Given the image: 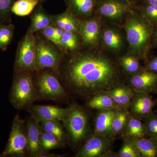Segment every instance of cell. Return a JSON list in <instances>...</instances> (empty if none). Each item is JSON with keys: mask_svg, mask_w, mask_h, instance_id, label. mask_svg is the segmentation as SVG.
<instances>
[{"mask_svg": "<svg viewBox=\"0 0 157 157\" xmlns=\"http://www.w3.org/2000/svg\"><path fill=\"white\" fill-rule=\"evenodd\" d=\"M119 109L97 110L94 120L93 135L115 138L113 134L112 124L113 118Z\"/></svg>", "mask_w": 157, "mask_h": 157, "instance_id": "5bb4252c", "label": "cell"}, {"mask_svg": "<svg viewBox=\"0 0 157 157\" xmlns=\"http://www.w3.org/2000/svg\"><path fill=\"white\" fill-rule=\"evenodd\" d=\"M125 1H127V0H125Z\"/></svg>", "mask_w": 157, "mask_h": 157, "instance_id": "b9f144b4", "label": "cell"}, {"mask_svg": "<svg viewBox=\"0 0 157 157\" xmlns=\"http://www.w3.org/2000/svg\"><path fill=\"white\" fill-rule=\"evenodd\" d=\"M148 5H157V0H145Z\"/></svg>", "mask_w": 157, "mask_h": 157, "instance_id": "74e56055", "label": "cell"}, {"mask_svg": "<svg viewBox=\"0 0 157 157\" xmlns=\"http://www.w3.org/2000/svg\"><path fill=\"white\" fill-rule=\"evenodd\" d=\"M127 4L125 0H100L99 11L104 16L115 18L122 14L128 7Z\"/></svg>", "mask_w": 157, "mask_h": 157, "instance_id": "e0dca14e", "label": "cell"}, {"mask_svg": "<svg viewBox=\"0 0 157 157\" xmlns=\"http://www.w3.org/2000/svg\"><path fill=\"white\" fill-rule=\"evenodd\" d=\"M34 72L14 73L9 98L15 109L27 110L34 102L41 100L33 81Z\"/></svg>", "mask_w": 157, "mask_h": 157, "instance_id": "3957f363", "label": "cell"}, {"mask_svg": "<svg viewBox=\"0 0 157 157\" xmlns=\"http://www.w3.org/2000/svg\"><path fill=\"white\" fill-rule=\"evenodd\" d=\"M57 73L70 96L86 101L120 83L112 61L89 53L64 56Z\"/></svg>", "mask_w": 157, "mask_h": 157, "instance_id": "6da1fadb", "label": "cell"}, {"mask_svg": "<svg viewBox=\"0 0 157 157\" xmlns=\"http://www.w3.org/2000/svg\"><path fill=\"white\" fill-rule=\"evenodd\" d=\"M37 1H39V2H42V1H45V0H37Z\"/></svg>", "mask_w": 157, "mask_h": 157, "instance_id": "f35d334b", "label": "cell"}, {"mask_svg": "<svg viewBox=\"0 0 157 157\" xmlns=\"http://www.w3.org/2000/svg\"><path fill=\"white\" fill-rule=\"evenodd\" d=\"M42 131L54 135L67 144V137L64 127L60 121H51L41 124Z\"/></svg>", "mask_w": 157, "mask_h": 157, "instance_id": "cb8c5ba5", "label": "cell"}, {"mask_svg": "<svg viewBox=\"0 0 157 157\" xmlns=\"http://www.w3.org/2000/svg\"><path fill=\"white\" fill-rule=\"evenodd\" d=\"M146 136L144 123L140 120L130 114L126 128L121 137L123 138H142Z\"/></svg>", "mask_w": 157, "mask_h": 157, "instance_id": "7402d4cb", "label": "cell"}, {"mask_svg": "<svg viewBox=\"0 0 157 157\" xmlns=\"http://www.w3.org/2000/svg\"><path fill=\"white\" fill-rule=\"evenodd\" d=\"M123 143L120 150L116 153V157H140L136 147L128 138H123Z\"/></svg>", "mask_w": 157, "mask_h": 157, "instance_id": "f1b7e54d", "label": "cell"}, {"mask_svg": "<svg viewBox=\"0 0 157 157\" xmlns=\"http://www.w3.org/2000/svg\"><path fill=\"white\" fill-rule=\"evenodd\" d=\"M25 123L18 114L14 117L9 140L1 157H28Z\"/></svg>", "mask_w": 157, "mask_h": 157, "instance_id": "8992f818", "label": "cell"}, {"mask_svg": "<svg viewBox=\"0 0 157 157\" xmlns=\"http://www.w3.org/2000/svg\"><path fill=\"white\" fill-rule=\"evenodd\" d=\"M78 32L81 35L82 42L84 44L93 45L98 40L99 25L94 20L86 21L78 25Z\"/></svg>", "mask_w": 157, "mask_h": 157, "instance_id": "ffe728a7", "label": "cell"}, {"mask_svg": "<svg viewBox=\"0 0 157 157\" xmlns=\"http://www.w3.org/2000/svg\"><path fill=\"white\" fill-rule=\"evenodd\" d=\"M121 63L122 67L126 73L133 75L139 72L140 64L138 60L135 57H124L121 59Z\"/></svg>", "mask_w": 157, "mask_h": 157, "instance_id": "1f68e13d", "label": "cell"}, {"mask_svg": "<svg viewBox=\"0 0 157 157\" xmlns=\"http://www.w3.org/2000/svg\"><path fill=\"white\" fill-rule=\"evenodd\" d=\"M128 86L135 92H152L157 87V73L150 71L135 73L130 78Z\"/></svg>", "mask_w": 157, "mask_h": 157, "instance_id": "7c38bea8", "label": "cell"}, {"mask_svg": "<svg viewBox=\"0 0 157 157\" xmlns=\"http://www.w3.org/2000/svg\"><path fill=\"white\" fill-rule=\"evenodd\" d=\"M130 113L128 109L122 108L118 109L113 118L112 124V129L113 136H122L126 128Z\"/></svg>", "mask_w": 157, "mask_h": 157, "instance_id": "603a6c76", "label": "cell"}, {"mask_svg": "<svg viewBox=\"0 0 157 157\" xmlns=\"http://www.w3.org/2000/svg\"><path fill=\"white\" fill-rule=\"evenodd\" d=\"M86 108L96 109H117L123 108L118 105L107 92L97 94L86 101Z\"/></svg>", "mask_w": 157, "mask_h": 157, "instance_id": "2e32d148", "label": "cell"}, {"mask_svg": "<svg viewBox=\"0 0 157 157\" xmlns=\"http://www.w3.org/2000/svg\"><path fill=\"white\" fill-rule=\"evenodd\" d=\"M14 0H0V25L9 23Z\"/></svg>", "mask_w": 157, "mask_h": 157, "instance_id": "d6a6232c", "label": "cell"}, {"mask_svg": "<svg viewBox=\"0 0 157 157\" xmlns=\"http://www.w3.org/2000/svg\"><path fill=\"white\" fill-rule=\"evenodd\" d=\"M33 81L40 100L62 102L69 99L70 95L53 70L45 69L35 71Z\"/></svg>", "mask_w": 157, "mask_h": 157, "instance_id": "277c9868", "label": "cell"}, {"mask_svg": "<svg viewBox=\"0 0 157 157\" xmlns=\"http://www.w3.org/2000/svg\"><path fill=\"white\" fill-rule=\"evenodd\" d=\"M70 107L62 108L55 105H33L27 111L40 123L51 121H61L67 114Z\"/></svg>", "mask_w": 157, "mask_h": 157, "instance_id": "9c48e42d", "label": "cell"}, {"mask_svg": "<svg viewBox=\"0 0 157 157\" xmlns=\"http://www.w3.org/2000/svg\"><path fill=\"white\" fill-rule=\"evenodd\" d=\"M142 121L145 125L147 136L157 139V113L152 111Z\"/></svg>", "mask_w": 157, "mask_h": 157, "instance_id": "4dcf8cb0", "label": "cell"}, {"mask_svg": "<svg viewBox=\"0 0 157 157\" xmlns=\"http://www.w3.org/2000/svg\"><path fill=\"white\" fill-rule=\"evenodd\" d=\"M155 36H156V38L157 39V31L156 32V33Z\"/></svg>", "mask_w": 157, "mask_h": 157, "instance_id": "ab89813d", "label": "cell"}, {"mask_svg": "<svg viewBox=\"0 0 157 157\" xmlns=\"http://www.w3.org/2000/svg\"><path fill=\"white\" fill-rule=\"evenodd\" d=\"M156 91L157 92V87L156 90Z\"/></svg>", "mask_w": 157, "mask_h": 157, "instance_id": "60d3db41", "label": "cell"}, {"mask_svg": "<svg viewBox=\"0 0 157 157\" xmlns=\"http://www.w3.org/2000/svg\"><path fill=\"white\" fill-rule=\"evenodd\" d=\"M39 32L45 39L52 42L58 47V43L55 36V26L52 24L50 25Z\"/></svg>", "mask_w": 157, "mask_h": 157, "instance_id": "e575fe53", "label": "cell"}, {"mask_svg": "<svg viewBox=\"0 0 157 157\" xmlns=\"http://www.w3.org/2000/svg\"><path fill=\"white\" fill-rule=\"evenodd\" d=\"M119 106L128 109L135 92L128 85L119 83L106 92Z\"/></svg>", "mask_w": 157, "mask_h": 157, "instance_id": "9a60e30c", "label": "cell"}, {"mask_svg": "<svg viewBox=\"0 0 157 157\" xmlns=\"http://www.w3.org/2000/svg\"><path fill=\"white\" fill-rule=\"evenodd\" d=\"M40 140L41 147L44 152H48L56 149L65 148L67 145L55 136L43 131L40 134Z\"/></svg>", "mask_w": 157, "mask_h": 157, "instance_id": "4316f807", "label": "cell"}, {"mask_svg": "<svg viewBox=\"0 0 157 157\" xmlns=\"http://www.w3.org/2000/svg\"><path fill=\"white\" fill-rule=\"evenodd\" d=\"M69 9L78 14H90L95 5L96 0H65Z\"/></svg>", "mask_w": 157, "mask_h": 157, "instance_id": "484cf974", "label": "cell"}, {"mask_svg": "<svg viewBox=\"0 0 157 157\" xmlns=\"http://www.w3.org/2000/svg\"><path fill=\"white\" fill-rule=\"evenodd\" d=\"M145 12L150 18L157 21V5H147L145 9Z\"/></svg>", "mask_w": 157, "mask_h": 157, "instance_id": "d590c367", "label": "cell"}, {"mask_svg": "<svg viewBox=\"0 0 157 157\" xmlns=\"http://www.w3.org/2000/svg\"><path fill=\"white\" fill-rule=\"evenodd\" d=\"M14 26L11 24L0 25V50H6L10 45L14 34Z\"/></svg>", "mask_w": 157, "mask_h": 157, "instance_id": "83f0119b", "label": "cell"}, {"mask_svg": "<svg viewBox=\"0 0 157 157\" xmlns=\"http://www.w3.org/2000/svg\"><path fill=\"white\" fill-rule=\"evenodd\" d=\"M78 45V38L76 33L64 31L61 39V49L73 51L77 48Z\"/></svg>", "mask_w": 157, "mask_h": 157, "instance_id": "f546056e", "label": "cell"}, {"mask_svg": "<svg viewBox=\"0 0 157 157\" xmlns=\"http://www.w3.org/2000/svg\"><path fill=\"white\" fill-rule=\"evenodd\" d=\"M147 68L149 71L157 73V57L152 59L148 63L147 65Z\"/></svg>", "mask_w": 157, "mask_h": 157, "instance_id": "8d00e7d4", "label": "cell"}, {"mask_svg": "<svg viewBox=\"0 0 157 157\" xmlns=\"http://www.w3.org/2000/svg\"><path fill=\"white\" fill-rule=\"evenodd\" d=\"M31 20L29 29L35 34L52 24V15L48 14L42 6H39L32 13Z\"/></svg>", "mask_w": 157, "mask_h": 157, "instance_id": "d6986e66", "label": "cell"}, {"mask_svg": "<svg viewBox=\"0 0 157 157\" xmlns=\"http://www.w3.org/2000/svg\"><path fill=\"white\" fill-rule=\"evenodd\" d=\"M36 71L48 69L57 73L63 58L62 51L52 42L36 34Z\"/></svg>", "mask_w": 157, "mask_h": 157, "instance_id": "5b68a950", "label": "cell"}, {"mask_svg": "<svg viewBox=\"0 0 157 157\" xmlns=\"http://www.w3.org/2000/svg\"><path fill=\"white\" fill-rule=\"evenodd\" d=\"M25 125L28 157H42L45 152L42 150L40 144V134L42 131L41 124L30 116L27 118Z\"/></svg>", "mask_w": 157, "mask_h": 157, "instance_id": "8fae6325", "label": "cell"}, {"mask_svg": "<svg viewBox=\"0 0 157 157\" xmlns=\"http://www.w3.org/2000/svg\"><path fill=\"white\" fill-rule=\"evenodd\" d=\"M71 11L67 10L61 14L52 15V24L65 31L78 32L77 21L73 17Z\"/></svg>", "mask_w": 157, "mask_h": 157, "instance_id": "44dd1931", "label": "cell"}, {"mask_svg": "<svg viewBox=\"0 0 157 157\" xmlns=\"http://www.w3.org/2000/svg\"><path fill=\"white\" fill-rule=\"evenodd\" d=\"M154 106L155 102L149 93L135 92L128 109L131 115L142 121L152 112Z\"/></svg>", "mask_w": 157, "mask_h": 157, "instance_id": "4fadbf2b", "label": "cell"}, {"mask_svg": "<svg viewBox=\"0 0 157 157\" xmlns=\"http://www.w3.org/2000/svg\"><path fill=\"white\" fill-rule=\"evenodd\" d=\"M126 29L128 42L132 48L140 50L147 44L151 33L145 24L133 20L128 23Z\"/></svg>", "mask_w": 157, "mask_h": 157, "instance_id": "30bf717a", "label": "cell"}, {"mask_svg": "<svg viewBox=\"0 0 157 157\" xmlns=\"http://www.w3.org/2000/svg\"><path fill=\"white\" fill-rule=\"evenodd\" d=\"M35 34L29 29L18 43L14 65V73L36 71Z\"/></svg>", "mask_w": 157, "mask_h": 157, "instance_id": "52a82bcc", "label": "cell"}, {"mask_svg": "<svg viewBox=\"0 0 157 157\" xmlns=\"http://www.w3.org/2000/svg\"><path fill=\"white\" fill-rule=\"evenodd\" d=\"M0 157H1V156H0Z\"/></svg>", "mask_w": 157, "mask_h": 157, "instance_id": "7bdbcfd3", "label": "cell"}, {"mask_svg": "<svg viewBox=\"0 0 157 157\" xmlns=\"http://www.w3.org/2000/svg\"><path fill=\"white\" fill-rule=\"evenodd\" d=\"M39 2L37 0H17L14 2L11 11L17 16H27L31 14Z\"/></svg>", "mask_w": 157, "mask_h": 157, "instance_id": "d4e9b609", "label": "cell"}, {"mask_svg": "<svg viewBox=\"0 0 157 157\" xmlns=\"http://www.w3.org/2000/svg\"><path fill=\"white\" fill-rule=\"evenodd\" d=\"M128 139L134 144L140 157H157L156 138L149 137Z\"/></svg>", "mask_w": 157, "mask_h": 157, "instance_id": "ac0fdd59", "label": "cell"}, {"mask_svg": "<svg viewBox=\"0 0 157 157\" xmlns=\"http://www.w3.org/2000/svg\"><path fill=\"white\" fill-rule=\"evenodd\" d=\"M67 114L61 121L67 134V141L76 151L93 134L90 116L86 108L73 103Z\"/></svg>", "mask_w": 157, "mask_h": 157, "instance_id": "7a4b0ae2", "label": "cell"}, {"mask_svg": "<svg viewBox=\"0 0 157 157\" xmlns=\"http://www.w3.org/2000/svg\"><path fill=\"white\" fill-rule=\"evenodd\" d=\"M113 137L92 135L76 152L75 157H116L113 150Z\"/></svg>", "mask_w": 157, "mask_h": 157, "instance_id": "ba28073f", "label": "cell"}, {"mask_svg": "<svg viewBox=\"0 0 157 157\" xmlns=\"http://www.w3.org/2000/svg\"><path fill=\"white\" fill-rule=\"evenodd\" d=\"M104 40L107 46L113 48H118L121 42L119 35L111 30H107L104 33Z\"/></svg>", "mask_w": 157, "mask_h": 157, "instance_id": "836d02e7", "label": "cell"}, {"mask_svg": "<svg viewBox=\"0 0 157 157\" xmlns=\"http://www.w3.org/2000/svg\"></svg>", "mask_w": 157, "mask_h": 157, "instance_id": "ee69618b", "label": "cell"}]
</instances>
